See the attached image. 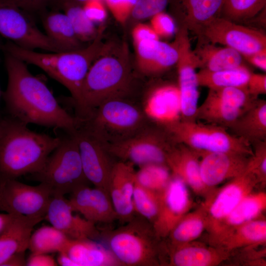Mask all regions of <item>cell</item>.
Wrapping results in <instances>:
<instances>
[{"mask_svg":"<svg viewBox=\"0 0 266 266\" xmlns=\"http://www.w3.org/2000/svg\"><path fill=\"white\" fill-rule=\"evenodd\" d=\"M4 53L8 82L2 95L9 115L27 125L73 132L80 119L60 105L46 84L29 71L26 63Z\"/></svg>","mask_w":266,"mask_h":266,"instance_id":"1","label":"cell"},{"mask_svg":"<svg viewBox=\"0 0 266 266\" xmlns=\"http://www.w3.org/2000/svg\"><path fill=\"white\" fill-rule=\"evenodd\" d=\"M60 140L10 115L0 117V180L38 172Z\"/></svg>","mask_w":266,"mask_h":266,"instance_id":"2","label":"cell"},{"mask_svg":"<svg viewBox=\"0 0 266 266\" xmlns=\"http://www.w3.org/2000/svg\"><path fill=\"white\" fill-rule=\"evenodd\" d=\"M110 48L102 42L100 34L89 45L69 51L40 53L23 48L10 41L2 46L4 52L40 68L66 87L75 107L79 102L82 86L90 67Z\"/></svg>","mask_w":266,"mask_h":266,"instance_id":"3","label":"cell"},{"mask_svg":"<svg viewBox=\"0 0 266 266\" xmlns=\"http://www.w3.org/2000/svg\"><path fill=\"white\" fill-rule=\"evenodd\" d=\"M108 50L92 64L83 81L80 99L76 107L77 116L87 119L101 103L111 99L125 97L132 81L125 47Z\"/></svg>","mask_w":266,"mask_h":266,"instance_id":"4","label":"cell"},{"mask_svg":"<svg viewBox=\"0 0 266 266\" xmlns=\"http://www.w3.org/2000/svg\"><path fill=\"white\" fill-rule=\"evenodd\" d=\"M100 237L122 266H156L163 264L164 244L152 224L135 215L116 229H100Z\"/></svg>","mask_w":266,"mask_h":266,"instance_id":"5","label":"cell"},{"mask_svg":"<svg viewBox=\"0 0 266 266\" xmlns=\"http://www.w3.org/2000/svg\"><path fill=\"white\" fill-rule=\"evenodd\" d=\"M142 110L126 97L107 100L81 124L103 144L124 140L147 125Z\"/></svg>","mask_w":266,"mask_h":266,"instance_id":"6","label":"cell"},{"mask_svg":"<svg viewBox=\"0 0 266 266\" xmlns=\"http://www.w3.org/2000/svg\"><path fill=\"white\" fill-rule=\"evenodd\" d=\"M171 140L186 145L200 154L230 152L251 156V144L245 139L229 133L227 128L197 120L180 121L163 128Z\"/></svg>","mask_w":266,"mask_h":266,"instance_id":"7","label":"cell"},{"mask_svg":"<svg viewBox=\"0 0 266 266\" xmlns=\"http://www.w3.org/2000/svg\"><path fill=\"white\" fill-rule=\"evenodd\" d=\"M60 137L59 144L42 169L32 175L36 180L48 186L53 195L65 196L80 186L87 185L88 180L83 171L75 138L69 133Z\"/></svg>","mask_w":266,"mask_h":266,"instance_id":"8","label":"cell"},{"mask_svg":"<svg viewBox=\"0 0 266 266\" xmlns=\"http://www.w3.org/2000/svg\"><path fill=\"white\" fill-rule=\"evenodd\" d=\"M174 143L162 128L147 125L121 141L102 144L112 157L140 166L151 163L166 164L167 153Z\"/></svg>","mask_w":266,"mask_h":266,"instance_id":"9","label":"cell"},{"mask_svg":"<svg viewBox=\"0 0 266 266\" xmlns=\"http://www.w3.org/2000/svg\"><path fill=\"white\" fill-rule=\"evenodd\" d=\"M0 34L26 49L66 51L37 28L30 14L3 0H0Z\"/></svg>","mask_w":266,"mask_h":266,"instance_id":"10","label":"cell"},{"mask_svg":"<svg viewBox=\"0 0 266 266\" xmlns=\"http://www.w3.org/2000/svg\"><path fill=\"white\" fill-rule=\"evenodd\" d=\"M53 194L42 183L26 184L16 179L0 180V211L17 215L45 216Z\"/></svg>","mask_w":266,"mask_h":266,"instance_id":"11","label":"cell"},{"mask_svg":"<svg viewBox=\"0 0 266 266\" xmlns=\"http://www.w3.org/2000/svg\"><path fill=\"white\" fill-rule=\"evenodd\" d=\"M254 100L245 88L209 89L204 100L198 106L196 120L229 128Z\"/></svg>","mask_w":266,"mask_h":266,"instance_id":"12","label":"cell"},{"mask_svg":"<svg viewBox=\"0 0 266 266\" xmlns=\"http://www.w3.org/2000/svg\"><path fill=\"white\" fill-rule=\"evenodd\" d=\"M198 35L213 44L230 47L242 56L266 49V36L263 32L220 16L204 26Z\"/></svg>","mask_w":266,"mask_h":266,"instance_id":"13","label":"cell"},{"mask_svg":"<svg viewBox=\"0 0 266 266\" xmlns=\"http://www.w3.org/2000/svg\"><path fill=\"white\" fill-rule=\"evenodd\" d=\"M172 44L176 48L178 58L176 63L182 119L196 120L199 99V87L196 69L198 68L197 59L190 44L188 31L181 27L175 34Z\"/></svg>","mask_w":266,"mask_h":266,"instance_id":"14","label":"cell"},{"mask_svg":"<svg viewBox=\"0 0 266 266\" xmlns=\"http://www.w3.org/2000/svg\"><path fill=\"white\" fill-rule=\"evenodd\" d=\"M71 133L79 150L84 174L95 187L108 194L110 173L114 162L102 143L80 124Z\"/></svg>","mask_w":266,"mask_h":266,"instance_id":"15","label":"cell"},{"mask_svg":"<svg viewBox=\"0 0 266 266\" xmlns=\"http://www.w3.org/2000/svg\"><path fill=\"white\" fill-rule=\"evenodd\" d=\"M187 185L172 175L163 190L159 192V208L152 226L157 237L162 240L188 213L192 206Z\"/></svg>","mask_w":266,"mask_h":266,"instance_id":"16","label":"cell"},{"mask_svg":"<svg viewBox=\"0 0 266 266\" xmlns=\"http://www.w3.org/2000/svg\"><path fill=\"white\" fill-rule=\"evenodd\" d=\"M259 184L256 177L246 170L232 179L218 192H212L204 203L207 227L209 229L224 220Z\"/></svg>","mask_w":266,"mask_h":266,"instance_id":"17","label":"cell"},{"mask_svg":"<svg viewBox=\"0 0 266 266\" xmlns=\"http://www.w3.org/2000/svg\"><path fill=\"white\" fill-rule=\"evenodd\" d=\"M142 110L147 119L162 128L181 120L177 83L164 82L154 86L146 95Z\"/></svg>","mask_w":266,"mask_h":266,"instance_id":"18","label":"cell"},{"mask_svg":"<svg viewBox=\"0 0 266 266\" xmlns=\"http://www.w3.org/2000/svg\"><path fill=\"white\" fill-rule=\"evenodd\" d=\"M73 212L64 196L53 195L45 219L70 239L95 240L100 237V230L95 224Z\"/></svg>","mask_w":266,"mask_h":266,"instance_id":"19","label":"cell"},{"mask_svg":"<svg viewBox=\"0 0 266 266\" xmlns=\"http://www.w3.org/2000/svg\"><path fill=\"white\" fill-rule=\"evenodd\" d=\"M68 200L74 212L96 225H110L118 220L109 194L100 189L83 185L75 189Z\"/></svg>","mask_w":266,"mask_h":266,"instance_id":"20","label":"cell"},{"mask_svg":"<svg viewBox=\"0 0 266 266\" xmlns=\"http://www.w3.org/2000/svg\"><path fill=\"white\" fill-rule=\"evenodd\" d=\"M135 174L134 165L132 163L122 161L114 163L110 176L108 194L118 220L123 224L136 215L132 201Z\"/></svg>","mask_w":266,"mask_h":266,"instance_id":"21","label":"cell"},{"mask_svg":"<svg viewBox=\"0 0 266 266\" xmlns=\"http://www.w3.org/2000/svg\"><path fill=\"white\" fill-rule=\"evenodd\" d=\"M200 155L201 178L209 190L243 173L250 157L230 152L203 153Z\"/></svg>","mask_w":266,"mask_h":266,"instance_id":"22","label":"cell"},{"mask_svg":"<svg viewBox=\"0 0 266 266\" xmlns=\"http://www.w3.org/2000/svg\"><path fill=\"white\" fill-rule=\"evenodd\" d=\"M200 154L185 145L174 143L167 153L166 164L172 175L181 179L197 194L212 192L203 184L200 172Z\"/></svg>","mask_w":266,"mask_h":266,"instance_id":"23","label":"cell"},{"mask_svg":"<svg viewBox=\"0 0 266 266\" xmlns=\"http://www.w3.org/2000/svg\"><path fill=\"white\" fill-rule=\"evenodd\" d=\"M134 47L137 68L145 75H160L176 64L178 54L172 43L151 40L140 42Z\"/></svg>","mask_w":266,"mask_h":266,"instance_id":"24","label":"cell"},{"mask_svg":"<svg viewBox=\"0 0 266 266\" xmlns=\"http://www.w3.org/2000/svg\"><path fill=\"white\" fill-rule=\"evenodd\" d=\"M266 194L251 193L245 197L222 221L209 229L210 241L215 245L235 228L256 219L266 209Z\"/></svg>","mask_w":266,"mask_h":266,"instance_id":"25","label":"cell"},{"mask_svg":"<svg viewBox=\"0 0 266 266\" xmlns=\"http://www.w3.org/2000/svg\"><path fill=\"white\" fill-rule=\"evenodd\" d=\"M171 0L174 11L182 21V27L198 34L204 26L219 16L224 0Z\"/></svg>","mask_w":266,"mask_h":266,"instance_id":"26","label":"cell"},{"mask_svg":"<svg viewBox=\"0 0 266 266\" xmlns=\"http://www.w3.org/2000/svg\"><path fill=\"white\" fill-rule=\"evenodd\" d=\"M165 250L169 257L167 264L173 266H216L229 256V252L221 247L190 243L170 248L165 247Z\"/></svg>","mask_w":266,"mask_h":266,"instance_id":"27","label":"cell"},{"mask_svg":"<svg viewBox=\"0 0 266 266\" xmlns=\"http://www.w3.org/2000/svg\"><path fill=\"white\" fill-rule=\"evenodd\" d=\"M44 219L43 216H19L0 234V266L14 254L25 252L34 226Z\"/></svg>","mask_w":266,"mask_h":266,"instance_id":"28","label":"cell"},{"mask_svg":"<svg viewBox=\"0 0 266 266\" xmlns=\"http://www.w3.org/2000/svg\"><path fill=\"white\" fill-rule=\"evenodd\" d=\"M229 128L251 144L266 141V101L255 100Z\"/></svg>","mask_w":266,"mask_h":266,"instance_id":"29","label":"cell"},{"mask_svg":"<svg viewBox=\"0 0 266 266\" xmlns=\"http://www.w3.org/2000/svg\"><path fill=\"white\" fill-rule=\"evenodd\" d=\"M66 253L77 266H122L108 247L92 239H70Z\"/></svg>","mask_w":266,"mask_h":266,"instance_id":"30","label":"cell"},{"mask_svg":"<svg viewBox=\"0 0 266 266\" xmlns=\"http://www.w3.org/2000/svg\"><path fill=\"white\" fill-rule=\"evenodd\" d=\"M198 68L211 71L231 69L244 65L243 57L236 50L206 40L193 50Z\"/></svg>","mask_w":266,"mask_h":266,"instance_id":"31","label":"cell"},{"mask_svg":"<svg viewBox=\"0 0 266 266\" xmlns=\"http://www.w3.org/2000/svg\"><path fill=\"white\" fill-rule=\"evenodd\" d=\"M39 14L45 34L66 51L86 46L78 39L69 18L65 13L56 9L51 11L45 9Z\"/></svg>","mask_w":266,"mask_h":266,"instance_id":"32","label":"cell"},{"mask_svg":"<svg viewBox=\"0 0 266 266\" xmlns=\"http://www.w3.org/2000/svg\"><path fill=\"white\" fill-rule=\"evenodd\" d=\"M266 221L254 219L233 230L216 244L228 252L241 247H256L266 243Z\"/></svg>","mask_w":266,"mask_h":266,"instance_id":"33","label":"cell"},{"mask_svg":"<svg viewBox=\"0 0 266 266\" xmlns=\"http://www.w3.org/2000/svg\"><path fill=\"white\" fill-rule=\"evenodd\" d=\"M207 215L204 203L195 211L187 213L175 226L167 237L166 248L191 243L198 238L207 227Z\"/></svg>","mask_w":266,"mask_h":266,"instance_id":"34","label":"cell"},{"mask_svg":"<svg viewBox=\"0 0 266 266\" xmlns=\"http://www.w3.org/2000/svg\"><path fill=\"white\" fill-rule=\"evenodd\" d=\"M244 65L238 67L211 71L200 69L197 72L199 86L208 89H216L227 87H238L246 89V85L251 73Z\"/></svg>","mask_w":266,"mask_h":266,"instance_id":"35","label":"cell"},{"mask_svg":"<svg viewBox=\"0 0 266 266\" xmlns=\"http://www.w3.org/2000/svg\"><path fill=\"white\" fill-rule=\"evenodd\" d=\"M70 239L53 226H42L32 233L28 249L33 254L65 252Z\"/></svg>","mask_w":266,"mask_h":266,"instance_id":"36","label":"cell"},{"mask_svg":"<svg viewBox=\"0 0 266 266\" xmlns=\"http://www.w3.org/2000/svg\"><path fill=\"white\" fill-rule=\"evenodd\" d=\"M55 7L66 15L76 36L82 42L93 41L99 35L95 23L87 17L82 5L65 1L58 3Z\"/></svg>","mask_w":266,"mask_h":266,"instance_id":"37","label":"cell"},{"mask_svg":"<svg viewBox=\"0 0 266 266\" xmlns=\"http://www.w3.org/2000/svg\"><path fill=\"white\" fill-rule=\"evenodd\" d=\"M171 176L166 164L151 163L139 166L136 171L135 182L146 189L159 192L166 187Z\"/></svg>","mask_w":266,"mask_h":266,"instance_id":"38","label":"cell"},{"mask_svg":"<svg viewBox=\"0 0 266 266\" xmlns=\"http://www.w3.org/2000/svg\"><path fill=\"white\" fill-rule=\"evenodd\" d=\"M266 0H224L222 17L233 22L247 20L266 7Z\"/></svg>","mask_w":266,"mask_h":266,"instance_id":"39","label":"cell"},{"mask_svg":"<svg viewBox=\"0 0 266 266\" xmlns=\"http://www.w3.org/2000/svg\"><path fill=\"white\" fill-rule=\"evenodd\" d=\"M132 201L135 214L152 224L158 212L159 192L146 189L135 182Z\"/></svg>","mask_w":266,"mask_h":266,"instance_id":"40","label":"cell"},{"mask_svg":"<svg viewBox=\"0 0 266 266\" xmlns=\"http://www.w3.org/2000/svg\"><path fill=\"white\" fill-rule=\"evenodd\" d=\"M253 154L249 158L246 170L257 178L259 184L266 181V141L254 144Z\"/></svg>","mask_w":266,"mask_h":266,"instance_id":"41","label":"cell"},{"mask_svg":"<svg viewBox=\"0 0 266 266\" xmlns=\"http://www.w3.org/2000/svg\"><path fill=\"white\" fill-rule=\"evenodd\" d=\"M170 0H138L134 6L131 16L136 20L151 18L162 12Z\"/></svg>","mask_w":266,"mask_h":266,"instance_id":"42","label":"cell"},{"mask_svg":"<svg viewBox=\"0 0 266 266\" xmlns=\"http://www.w3.org/2000/svg\"><path fill=\"white\" fill-rule=\"evenodd\" d=\"M159 38H168L175 35L176 26L173 18L164 11L150 18L149 24Z\"/></svg>","mask_w":266,"mask_h":266,"instance_id":"43","label":"cell"},{"mask_svg":"<svg viewBox=\"0 0 266 266\" xmlns=\"http://www.w3.org/2000/svg\"><path fill=\"white\" fill-rule=\"evenodd\" d=\"M138 0H105V3L115 20L124 24L130 17Z\"/></svg>","mask_w":266,"mask_h":266,"instance_id":"44","label":"cell"},{"mask_svg":"<svg viewBox=\"0 0 266 266\" xmlns=\"http://www.w3.org/2000/svg\"><path fill=\"white\" fill-rule=\"evenodd\" d=\"M87 17L95 24L103 22L107 12L102 0H89L82 5Z\"/></svg>","mask_w":266,"mask_h":266,"instance_id":"45","label":"cell"},{"mask_svg":"<svg viewBox=\"0 0 266 266\" xmlns=\"http://www.w3.org/2000/svg\"><path fill=\"white\" fill-rule=\"evenodd\" d=\"M11 3L30 14H40L48 6L53 5L55 0H3Z\"/></svg>","mask_w":266,"mask_h":266,"instance_id":"46","label":"cell"},{"mask_svg":"<svg viewBox=\"0 0 266 266\" xmlns=\"http://www.w3.org/2000/svg\"><path fill=\"white\" fill-rule=\"evenodd\" d=\"M246 89L253 99H257L261 95L266 94V74L251 72L247 81Z\"/></svg>","mask_w":266,"mask_h":266,"instance_id":"47","label":"cell"},{"mask_svg":"<svg viewBox=\"0 0 266 266\" xmlns=\"http://www.w3.org/2000/svg\"><path fill=\"white\" fill-rule=\"evenodd\" d=\"M132 36L134 45L143 41L160 39L150 25L141 23L133 27Z\"/></svg>","mask_w":266,"mask_h":266,"instance_id":"48","label":"cell"},{"mask_svg":"<svg viewBox=\"0 0 266 266\" xmlns=\"http://www.w3.org/2000/svg\"><path fill=\"white\" fill-rule=\"evenodd\" d=\"M58 263L48 254L32 253L27 260L28 266H56Z\"/></svg>","mask_w":266,"mask_h":266,"instance_id":"49","label":"cell"},{"mask_svg":"<svg viewBox=\"0 0 266 266\" xmlns=\"http://www.w3.org/2000/svg\"><path fill=\"white\" fill-rule=\"evenodd\" d=\"M242 57L252 65L266 71V49L253 54L243 55Z\"/></svg>","mask_w":266,"mask_h":266,"instance_id":"50","label":"cell"},{"mask_svg":"<svg viewBox=\"0 0 266 266\" xmlns=\"http://www.w3.org/2000/svg\"><path fill=\"white\" fill-rule=\"evenodd\" d=\"M27 260L25 257V252L14 254L8 259L2 266H26Z\"/></svg>","mask_w":266,"mask_h":266,"instance_id":"51","label":"cell"},{"mask_svg":"<svg viewBox=\"0 0 266 266\" xmlns=\"http://www.w3.org/2000/svg\"><path fill=\"white\" fill-rule=\"evenodd\" d=\"M19 216L4 212L0 213V234H1Z\"/></svg>","mask_w":266,"mask_h":266,"instance_id":"52","label":"cell"},{"mask_svg":"<svg viewBox=\"0 0 266 266\" xmlns=\"http://www.w3.org/2000/svg\"><path fill=\"white\" fill-rule=\"evenodd\" d=\"M57 263L62 266H77V264L64 252L58 253Z\"/></svg>","mask_w":266,"mask_h":266,"instance_id":"53","label":"cell"},{"mask_svg":"<svg viewBox=\"0 0 266 266\" xmlns=\"http://www.w3.org/2000/svg\"><path fill=\"white\" fill-rule=\"evenodd\" d=\"M89 0H55L53 3V5L56 6L57 4L62 1H70L74 3H76L81 5H83L85 2Z\"/></svg>","mask_w":266,"mask_h":266,"instance_id":"54","label":"cell"},{"mask_svg":"<svg viewBox=\"0 0 266 266\" xmlns=\"http://www.w3.org/2000/svg\"><path fill=\"white\" fill-rule=\"evenodd\" d=\"M0 94H1V93H0Z\"/></svg>","mask_w":266,"mask_h":266,"instance_id":"55","label":"cell"}]
</instances>
